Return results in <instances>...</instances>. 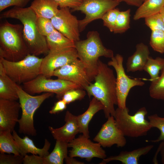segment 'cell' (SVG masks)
I'll use <instances>...</instances> for the list:
<instances>
[{
    "label": "cell",
    "instance_id": "cell-39",
    "mask_svg": "<svg viewBox=\"0 0 164 164\" xmlns=\"http://www.w3.org/2000/svg\"><path fill=\"white\" fill-rule=\"evenodd\" d=\"M44 159L43 157L39 155L27 154L23 157V163L24 164H44Z\"/></svg>",
    "mask_w": 164,
    "mask_h": 164
},
{
    "label": "cell",
    "instance_id": "cell-43",
    "mask_svg": "<svg viewBox=\"0 0 164 164\" xmlns=\"http://www.w3.org/2000/svg\"><path fill=\"white\" fill-rule=\"evenodd\" d=\"M65 162L67 164H84V162H81L76 159L74 157L67 156L65 159Z\"/></svg>",
    "mask_w": 164,
    "mask_h": 164
},
{
    "label": "cell",
    "instance_id": "cell-27",
    "mask_svg": "<svg viewBox=\"0 0 164 164\" xmlns=\"http://www.w3.org/2000/svg\"><path fill=\"white\" fill-rule=\"evenodd\" d=\"M11 132L0 131V152L1 153L21 155L18 146Z\"/></svg>",
    "mask_w": 164,
    "mask_h": 164
},
{
    "label": "cell",
    "instance_id": "cell-17",
    "mask_svg": "<svg viewBox=\"0 0 164 164\" xmlns=\"http://www.w3.org/2000/svg\"><path fill=\"white\" fill-rule=\"evenodd\" d=\"M64 121L65 123L62 127L55 128L49 126V129L55 139L69 143L79 133V128L76 116L68 111L66 113Z\"/></svg>",
    "mask_w": 164,
    "mask_h": 164
},
{
    "label": "cell",
    "instance_id": "cell-46",
    "mask_svg": "<svg viewBox=\"0 0 164 164\" xmlns=\"http://www.w3.org/2000/svg\"><path fill=\"white\" fill-rule=\"evenodd\" d=\"M146 0H143V2H144V1H146Z\"/></svg>",
    "mask_w": 164,
    "mask_h": 164
},
{
    "label": "cell",
    "instance_id": "cell-2",
    "mask_svg": "<svg viewBox=\"0 0 164 164\" xmlns=\"http://www.w3.org/2000/svg\"><path fill=\"white\" fill-rule=\"evenodd\" d=\"M0 18L16 19L22 23L24 39L30 54L38 56L49 53L46 37L39 32L36 24L37 16L30 6H14L2 13Z\"/></svg>",
    "mask_w": 164,
    "mask_h": 164
},
{
    "label": "cell",
    "instance_id": "cell-6",
    "mask_svg": "<svg viewBox=\"0 0 164 164\" xmlns=\"http://www.w3.org/2000/svg\"><path fill=\"white\" fill-rule=\"evenodd\" d=\"M126 107L115 109L114 118L116 125L125 136L136 138L146 135L152 128L149 121L145 119L147 111L145 107L130 115Z\"/></svg>",
    "mask_w": 164,
    "mask_h": 164
},
{
    "label": "cell",
    "instance_id": "cell-20",
    "mask_svg": "<svg viewBox=\"0 0 164 164\" xmlns=\"http://www.w3.org/2000/svg\"><path fill=\"white\" fill-rule=\"evenodd\" d=\"M153 145H149L132 151H123L116 155L111 156L103 159L100 164H106L112 161H118L123 164H138L140 157L148 154Z\"/></svg>",
    "mask_w": 164,
    "mask_h": 164
},
{
    "label": "cell",
    "instance_id": "cell-45",
    "mask_svg": "<svg viewBox=\"0 0 164 164\" xmlns=\"http://www.w3.org/2000/svg\"><path fill=\"white\" fill-rule=\"evenodd\" d=\"M164 23V6L159 12Z\"/></svg>",
    "mask_w": 164,
    "mask_h": 164
},
{
    "label": "cell",
    "instance_id": "cell-33",
    "mask_svg": "<svg viewBox=\"0 0 164 164\" xmlns=\"http://www.w3.org/2000/svg\"><path fill=\"white\" fill-rule=\"evenodd\" d=\"M36 24L39 32L46 37L56 29L50 19L37 17Z\"/></svg>",
    "mask_w": 164,
    "mask_h": 164
},
{
    "label": "cell",
    "instance_id": "cell-21",
    "mask_svg": "<svg viewBox=\"0 0 164 164\" xmlns=\"http://www.w3.org/2000/svg\"><path fill=\"white\" fill-rule=\"evenodd\" d=\"M103 109V106L101 102L93 97L87 110L82 114L76 116L79 133L89 138V123L96 113Z\"/></svg>",
    "mask_w": 164,
    "mask_h": 164
},
{
    "label": "cell",
    "instance_id": "cell-9",
    "mask_svg": "<svg viewBox=\"0 0 164 164\" xmlns=\"http://www.w3.org/2000/svg\"><path fill=\"white\" fill-rule=\"evenodd\" d=\"M108 63L112 67L116 73V88L118 107L123 108L126 106L127 97L131 89L135 86H142L145 83L140 79L131 78L126 74L123 66V57L117 54Z\"/></svg>",
    "mask_w": 164,
    "mask_h": 164
},
{
    "label": "cell",
    "instance_id": "cell-35",
    "mask_svg": "<svg viewBox=\"0 0 164 164\" xmlns=\"http://www.w3.org/2000/svg\"><path fill=\"white\" fill-rule=\"evenodd\" d=\"M82 89H83L74 88L67 91L63 94L62 99L67 104L77 100L82 99L86 95L85 91Z\"/></svg>",
    "mask_w": 164,
    "mask_h": 164
},
{
    "label": "cell",
    "instance_id": "cell-26",
    "mask_svg": "<svg viewBox=\"0 0 164 164\" xmlns=\"http://www.w3.org/2000/svg\"><path fill=\"white\" fill-rule=\"evenodd\" d=\"M68 143L56 140L52 151L49 154L43 157L44 164H63L68 156Z\"/></svg>",
    "mask_w": 164,
    "mask_h": 164
},
{
    "label": "cell",
    "instance_id": "cell-8",
    "mask_svg": "<svg viewBox=\"0 0 164 164\" xmlns=\"http://www.w3.org/2000/svg\"><path fill=\"white\" fill-rule=\"evenodd\" d=\"M23 84V89L30 94L42 92L51 93L56 94L58 98H62L64 93L69 90L82 88L70 81L58 78L51 79L42 74Z\"/></svg>",
    "mask_w": 164,
    "mask_h": 164
},
{
    "label": "cell",
    "instance_id": "cell-11",
    "mask_svg": "<svg viewBox=\"0 0 164 164\" xmlns=\"http://www.w3.org/2000/svg\"><path fill=\"white\" fill-rule=\"evenodd\" d=\"M83 135H80L68 143L69 156L85 159L88 161L94 158L103 159L106 158L105 151L98 143H94Z\"/></svg>",
    "mask_w": 164,
    "mask_h": 164
},
{
    "label": "cell",
    "instance_id": "cell-4",
    "mask_svg": "<svg viewBox=\"0 0 164 164\" xmlns=\"http://www.w3.org/2000/svg\"><path fill=\"white\" fill-rule=\"evenodd\" d=\"M23 26L6 20L0 25V58L11 61L24 59L29 53L24 39Z\"/></svg>",
    "mask_w": 164,
    "mask_h": 164
},
{
    "label": "cell",
    "instance_id": "cell-22",
    "mask_svg": "<svg viewBox=\"0 0 164 164\" xmlns=\"http://www.w3.org/2000/svg\"><path fill=\"white\" fill-rule=\"evenodd\" d=\"M59 6L53 0H34L30 6L37 17L50 19L58 12Z\"/></svg>",
    "mask_w": 164,
    "mask_h": 164
},
{
    "label": "cell",
    "instance_id": "cell-31",
    "mask_svg": "<svg viewBox=\"0 0 164 164\" xmlns=\"http://www.w3.org/2000/svg\"><path fill=\"white\" fill-rule=\"evenodd\" d=\"M149 44L154 50L161 54L164 53V31H152Z\"/></svg>",
    "mask_w": 164,
    "mask_h": 164
},
{
    "label": "cell",
    "instance_id": "cell-24",
    "mask_svg": "<svg viewBox=\"0 0 164 164\" xmlns=\"http://www.w3.org/2000/svg\"><path fill=\"white\" fill-rule=\"evenodd\" d=\"M164 6V0H147L136 10L133 19L137 20L159 13Z\"/></svg>",
    "mask_w": 164,
    "mask_h": 164
},
{
    "label": "cell",
    "instance_id": "cell-32",
    "mask_svg": "<svg viewBox=\"0 0 164 164\" xmlns=\"http://www.w3.org/2000/svg\"><path fill=\"white\" fill-rule=\"evenodd\" d=\"M148 119L152 128H156L160 131V134L155 140L150 141L157 142L164 141V118L159 116L156 114L148 116Z\"/></svg>",
    "mask_w": 164,
    "mask_h": 164
},
{
    "label": "cell",
    "instance_id": "cell-19",
    "mask_svg": "<svg viewBox=\"0 0 164 164\" xmlns=\"http://www.w3.org/2000/svg\"><path fill=\"white\" fill-rule=\"evenodd\" d=\"M135 48V51L128 58L126 65L127 72L143 70L149 56L150 52L147 45L140 43Z\"/></svg>",
    "mask_w": 164,
    "mask_h": 164
},
{
    "label": "cell",
    "instance_id": "cell-29",
    "mask_svg": "<svg viewBox=\"0 0 164 164\" xmlns=\"http://www.w3.org/2000/svg\"><path fill=\"white\" fill-rule=\"evenodd\" d=\"M161 71V75L159 77L151 82L149 91L151 98L164 101V67Z\"/></svg>",
    "mask_w": 164,
    "mask_h": 164
},
{
    "label": "cell",
    "instance_id": "cell-38",
    "mask_svg": "<svg viewBox=\"0 0 164 164\" xmlns=\"http://www.w3.org/2000/svg\"><path fill=\"white\" fill-rule=\"evenodd\" d=\"M30 0H0V12L11 6L24 8Z\"/></svg>",
    "mask_w": 164,
    "mask_h": 164
},
{
    "label": "cell",
    "instance_id": "cell-34",
    "mask_svg": "<svg viewBox=\"0 0 164 164\" xmlns=\"http://www.w3.org/2000/svg\"><path fill=\"white\" fill-rule=\"evenodd\" d=\"M120 11L117 8H114L107 12L102 16L104 26L106 27L111 32L114 30L117 17Z\"/></svg>",
    "mask_w": 164,
    "mask_h": 164
},
{
    "label": "cell",
    "instance_id": "cell-3",
    "mask_svg": "<svg viewBox=\"0 0 164 164\" xmlns=\"http://www.w3.org/2000/svg\"><path fill=\"white\" fill-rule=\"evenodd\" d=\"M75 46L78 58L83 64L91 82L97 73L99 58L114 56L113 51L104 46L97 31L89 32L87 39L75 42Z\"/></svg>",
    "mask_w": 164,
    "mask_h": 164
},
{
    "label": "cell",
    "instance_id": "cell-18",
    "mask_svg": "<svg viewBox=\"0 0 164 164\" xmlns=\"http://www.w3.org/2000/svg\"><path fill=\"white\" fill-rule=\"evenodd\" d=\"M12 135L18 146L21 155L24 156L27 154L31 153L43 157L49 154L48 151L51 143L46 139H45L43 147L40 149L37 148L35 145L33 141L27 136L21 138L15 130L12 132Z\"/></svg>",
    "mask_w": 164,
    "mask_h": 164
},
{
    "label": "cell",
    "instance_id": "cell-44",
    "mask_svg": "<svg viewBox=\"0 0 164 164\" xmlns=\"http://www.w3.org/2000/svg\"><path fill=\"white\" fill-rule=\"evenodd\" d=\"M159 146L161 156V162L162 164H164V141H162Z\"/></svg>",
    "mask_w": 164,
    "mask_h": 164
},
{
    "label": "cell",
    "instance_id": "cell-42",
    "mask_svg": "<svg viewBox=\"0 0 164 164\" xmlns=\"http://www.w3.org/2000/svg\"><path fill=\"white\" fill-rule=\"evenodd\" d=\"M120 2H124L127 4L137 7H139L142 3L143 0H116Z\"/></svg>",
    "mask_w": 164,
    "mask_h": 164
},
{
    "label": "cell",
    "instance_id": "cell-14",
    "mask_svg": "<svg viewBox=\"0 0 164 164\" xmlns=\"http://www.w3.org/2000/svg\"><path fill=\"white\" fill-rule=\"evenodd\" d=\"M107 118L93 140L103 147H110L114 145L118 147L124 146L126 144L125 136L117 126L114 117L110 116Z\"/></svg>",
    "mask_w": 164,
    "mask_h": 164
},
{
    "label": "cell",
    "instance_id": "cell-5",
    "mask_svg": "<svg viewBox=\"0 0 164 164\" xmlns=\"http://www.w3.org/2000/svg\"><path fill=\"white\" fill-rule=\"evenodd\" d=\"M16 89L22 110L21 117L18 121L19 132L25 135L35 136L37 133L34 125V114L44 101L51 96L53 93L47 92L32 96L17 84Z\"/></svg>",
    "mask_w": 164,
    "mask_h": 164
},
{
    "label": "cell",
    "instance_id": "cell-15",
    "mask_svg": "<svg viewBox=\"0 0 164 164\" xmlns=\"http://www.w3.org/2000/svg\"><path fill=\"white\" fill-rule=\"evenodd\" d=\"M53 76L76 84L84 89L91 83L83 64L78 58L55 70Z\"/></svg>",
    "mask_w": 164,
    "mask_h": 164
},
{
    "label": "cell",
    "instance_id": "cell-30",
    "mask_svg": "<svg viewBox=\"0 0 164 164\" xmlns=\"http://www.w3.org/2000/svg\"><path fill=\"white\" fill-rule=\"evenodd\" d=\"M130 12V9L119 12L113 31L114 33H123L129 29Z\"/></svg>",
    "mask_w": 164,
    "mask_h": 164
},
{
    "label": "cell",
    "instance_id": "cell-7",
    "mask_svg": "<svg viewBox=\"0 0 164 164\" xmlns=\"http://www.w3.org/2000/svg\"><path fill=\"white\" fill-rule=\"evenodd\" d=\"M43 58L29 53L23 59L11 61L0 58L6 73L17 84L29 82L40 74Z\"/></svg>",
    "mask_w": 164,
    "mask_h": 164
},
{
    "label": "cell",
    "instance_id": "cell-40",
    "mask_svg": "<svg viewBox=\"0 0 164 164\" xmlns=\"http://www.w3.org/2000/svg\"><path fill=\"white\" fill-rule=\"evenodd\" d=\"M59 4L60 8L68 7L74 9L80 5L81 0H53Z\"/></svg>",
    "mask_w": 164,
    "mask_h": 164
},
{
    "label": "cell",
    "instance_id": "cell-28",
    "mask_svg": "<svg viewBox=\"0 0 164 164\" xmlns=\"http://www.w3.org/2000/svg\"><path fill=\"white\" fill-rule=\"evenodd\" d=\"M164 67V58L157 57L155 59L149 56L143 70L149 75L151 82L157 79L159 77L160 71Z\"/></svg>",
    "mask_w": 164,
    "mask_h": 164
},
{
    "label": "cell",
    "instance_id": "cell-25",
    "mask_svg": "<svg viewBox=\"0 0 164 164\" xmlns=\"http://www.w3.org/2000/svg\"><path fill=\"white\" fill-rule=\"evenodd\" d=\"M49 51H54L75 47V42L55 29L46 37Z\"/></svg>",
    "mask_w": 164,
    "mask_h": 164
},
{
    "label": "cell",
    "instance_id": "cell-37",
    "mask_svg": "<svg viewBox=\"0 0 164 164\" xmlns=\"http://www.w3.org/2000/svg\"><path fill=\"white\" fill-rule=\"evenodd\" d=\"M24 156L21 155H7L5 153L0 154V164H21L23 162Z\"/></svg>",
    "mask_w": 164,
    "mask_h": 164
},
{
    "label": "cell",
    "instance_id": "cell-1",
    "mask_svg": "<svg viewBox=\"0 0 164 164\" xmlns=\"http://www.w3.org/2000/svg\"><path fill=\"white\" fill-rule=\"evenodd\" d=\"M94 82L91 83L84 89L89 97L91 96L101 102L103 106L105 116L114 117L115 105H117L116 78L113 70L100 60L98 62L97 73Z\"/></svg>",
    "mask_w": 164,
    "mask_h": 164
},
{
    "label": "cell",
    "instance_id": "cell-13",
    "mask_svg": "<svg viewBox=\"0 0 164 164\" xmlns=\"http://www.w3.org/2000/svg\"><path fill=\"white\" fill-rule=\"evenodd\" d=\"M51 21L55 29L65 36L74 42L80 40L79 20L69 8H60Z\"/></svg>",
    "mask_w": 164,
    "mask_h": 164
},
{
    "label": "cell",
    "instance_id": "cell-10",
    "mask_svg": "<svg viewBox=\"0 0 164 164\" xmlns=\"http://www.w3.org/2000/svg\"><path fill=\"white\" fill-rule=\"evenodd\" d=\"M80 6L70 11H80L85 14L84 18L79 20L80 32L88 24L96 19H101L109 10L115 8L120 3L116 0H81Z\"/></svg>",
    "mask_w": 164,
    "mask_h": 164
},
{
    "label": "cell",
    "instance_id": "cell-41",
    "mask_svg": "<svg viewBox=\"0 0 164 164\" xmlns=\"http://www.w3.org/2000/svg\"><path fill=\"white\" fill-rule=\"evenodd\" d=\"M66 103L62 99L56 102L52 109L49 111L51 114H55L62 111L67 108Z\"/></svg>",
    "mask_w": 164,
    "mask_h": 164
},
{
    "label": "cell",
    "instance_id": "cell-36",
    "mask_svg": "<svg viewBox=\"0 0 164 164\" xmlns=\"http://www.w3.org/2000/svg\"><path fill=\"white\" fill-rule=\"evenodd\" d=\"M145 24L151 31H164V23L159 13L145 18Z\"/></svg>",
    "mask_w": 164,
    "mask_h": 164
},
{
    "label": "cell",
    "instance_id": "cell-16",
    "mask_svg": "<svg viewBox=\"0 0 164 164\" xmlns=\"http://www.w3.org/2000/svg\"><path fill=\"white\" fill-rule=\"evenodd\" d=\"M21 108L17 101L0 99V131L13 132L18 123Z\"/></svg>",
    "mask_w": 164,
    "mask_h": 164
},
{
    "label": "cell",
    "instance_id": "cell-12",
    "mask_svg": "<svg viewBox=\"0 0 164 164\" xmlns=\"http://www.w3.org/2000/svg\"><path fill=\"white\" fill-rule=\"evenodd\" d=\"M78 58L75 47L54 51H49L43 58L40 74L50 78L54 71Z\"/></svg>",
    "mask_w": 164,
    "mask_h": 164
},
{
    "label": "cell",
    "instance_id": "cell-23",
    "mask_svg": "<svg viewBox=\"0 0 164 164\" xmlns=\"http://www.w3.org/2000/svg\"><path fill=\"white\" fill-rule=\"evenodd\" d=\"M17 84L6 73L0 63V99L14 101L18 100L16 89Z\"/></svg>",
    "mask_w": 164,
    "mask_h": 164
}]
</instances>
